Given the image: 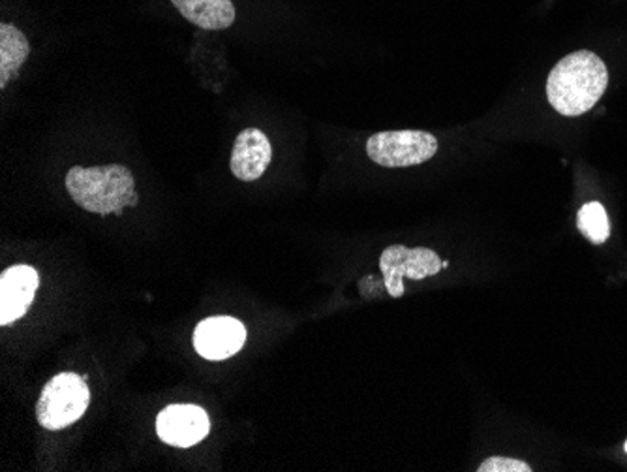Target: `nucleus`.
<instances>
[{
  "label": "nucleus",
  "instance_id": "6e6552de",
  "mask_svg": "<svg viewBox=\"0 0 627 472\" xmlns=\"http://www.w3.org/2000/svg\"><path fill=\"white\" fill-rule=\"evenodd\" d=\"M40 277L35 267H8L0 277V326H8L20 320L35 302Z\"/></svg>",
  "mask_w": 627,
  "mask_h": 472
},
{
  "label": "nucleus",
  "instance_id": "9b49d317",
  "mask_svg": "<svg viewBox=\"0 0 627 472\" xmlns=\"http://www.w3.org/2000/svg\"><path fill=\"white\" fill-rule=\"evenodd\" d=\"M30 53L27 38L20 28L2 23L0 25V87L4 89L10 80H14L21 64Z\"/></svg>",
  "mask_w": 627,
  "mask_h": 472
},
{
  "label": "nucleus",
  "instance_id": "4468645a",
  "mask_svg": "<svg viewBox=\"0 0 627 472\" xmlns=\"http://www.w3.org/2000/svg\"><path fill=\"white\" fill-rule=\"evenodd\" d=\"M624 448H626V452H627V443H626V446H624Z\"/></svg>",
  "mask_w": 627,
  "mask_h": 472
},
{
  "label": "nucleus",
  "instance_id": "7ed1b4c3",
  "mask_svg": "<svg viewBox=\"0 0 627 472\" xmlns=\"http://www.w3.org/2000/svg\"><path fill=\"white\" fill-rule=\"evenodd\" d=\"M89 403L87 383L74 373H61L44 386L36 404V417L44 429L59 432L75 424L89 409Z\"/></svg>",
  "mask_w": 627,
  "mask_h": 472
},
{
  "label": "nucleus",
  "instance_id": "ddd939ff",
  "mask_svg": "<svg viewBox=\"0 0 627 472\" xmlns=\"http://www.w3.org/2000/svg\"><path fill=\"white\" fill-rule=\"evenodd\" d=\"M479 472H530V465L525 461H518L513 458H489L481 463L478 469Z\"/></svg>",
  "mask_w": 627,
  "mask_h": 472
},
{
  "label": "nucleus",
  "instance_id": "423d86ee",
  "mask_svg": "<svg viewBox=\"0 0 627 472\" xmlns=\"http://www.w3.org/2000/svg\"><path fill=\"white\" fill-rule=\"evenodd\" d=\"M246 341L243 322L232 316H212L199 322L194 331V349L199 356L211 362H222L235 356Z\"/></svg>",
  "mask_w": 627,
  "mask_h": 472
},
{
  "label": "nucleus",
  "instance_id": "f8f14e48",
  "mask_svg": "<svg viewBox=\"0 0 627 472\" xmlns=\"http://www.w3.org/2000/svg\"><path fill=\"white\" fill-rule=\"evenodd\" d=\"M577 225H579L580 233L595 245L605 243L611 235L607 211L600 202H590L587 206H582L577 215Z\"/></svg>",
  "mask_w": 627,
  "mask_h": 472
},
{
  "label": "nucleus",
  "instance_id": "9d476101",
  "mask_svg": "<svg viewBox=\"0 0 627 472\" xmlns=\"http://www.w3.org/2000/svg\"><path fill=\"white\" fill-rule=\"evenodd\" d=\"M181 15L204 31H224L235 21L232 0H171Z\"/></svg>",
  "mask_w": 627,
  "mask_h": 472
},
{
  "label": "nucleus",
  "instance_id": "f257e3e1",
  "mask_svg": "<svg viewBox=\"0 0 627 472\" xmlns=\"http://www.w3.org/2000/svg\"><path fill=\"white\" fill-rule=\"evenodd\" d=\"M608 85V72L600 57L580 49L554 66L546 80V98L554 110L579 117L600 102Z\"/></svg>",
  "mask_w": 627,
  "mask_h": 472
},
{
  "label": "nucleus",
  "instance_id": "1a4fd4ad",
  "mask_svg": "<svg viewBox=\"0 0 627 472\" xmlns=\"http://www.w3.org/2000/svg\"><path fill=\"white\" fill-rule=\"evenodd\" d=\"M273 147L269 137L259 129H245L233 144L230 168L235 178L241 181H256L266 173L267 166L271 165Z\"/></svg>",
  "mask_w": 627,
  "mask_h": 472
},
{
  "label": "nucleus",
  "instance_id": "39448f33",
  "mask_svg": "<svg viewBox=\"0 0 627 472\" xmlns=\"http://www.w3.org/2000/svg\"><path fill=\"white\" fill-rule=\"evenodd\" d=\"M380 269L389 295L401 298L404 295V279L421 281L442 271V261L434 251L416 246L408 249L404 245H391L380 256Z\"/></svg>",
  "mask_w": 627,
  "mask_h": 472
},
{
  "label": "nucleus",
  "instance_id": "0eeeda50",
  "mask_svg": "<svg viewBox=\"0 0 627 472\" xmlns=\"http://www.w3.org/2000/svg\"><path fill=\"white\" fill-rule=\"evenodd\" d=\"M211 432L209 416L196 404H170L157 417L158 437L175 448H192Z\"/></svg>",
  "mask_w": 627,
  "mask_h": 472
},
{
  "label": "nucleus",
  "instance_id": "f03ea898",
  "mask_svg": "<svg viewBox=\"0 0 627 472\" xmlns=\"http://www.w3.org/2000/svg\"><path fill=\"white\" fill-rule=\"evenodd\" d=\"M136 181L126 166L96 168L74 166L66 173V191L77 206L98 215H121L124 207L136 206Z\"/></svg>",
  "mask_w": 627,
  "mask_h": 472
},
{
  "label": "nucleus",
  "instance_id": "20e7f679",
  "mask_svg": "<svg viewBox=\"0 0 627 472\" xmlns=\"http://www.w3.org/2000/svg\"><path fill=\"white\" fill-rule=\"evenodd\" d=\"M437 153V137L423 131L378 132L367 142V155L370 160L383 168L423 165Z\"/></svg>",
  "mask_w": 627,
  "mask_h": 472
}]
</instances>
